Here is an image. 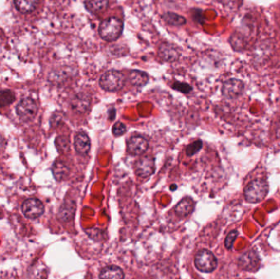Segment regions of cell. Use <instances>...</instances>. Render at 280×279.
Masks as SVG:
<instances>
[{
	"instance_id": "6",
	"label": "cell",
	"mask_w": 280,
	"mask_h": 279,
	"mask_svg": "<svg viewBox=\"0 0 280 279\" xmlns=\"http://www.w3.org/2000/svg\"><path fill=\"white\" fill-rule=\"evenodd\" d=\"M155 169V159L152 156H142L134 164L135 174L142 179H147L151 176L154 174Z\"/></svg>"
},
{
	"instance_id": "32",
	"label": "cell",
	"mask_w": 280,
	"mask_h": 279,
	"mask_svg": "<svg viewBox=\"0 0 280 279\" xmlns=\"http://www.w3.org/2000/svg\"></svg>"
},
{
	"instance_id": "12",
	"label": "cell",
	"mask_w": 280,
	"mask_h": 279,
	"mask_svg": "<svg viewBox=\"0 0 280 279\" xmlns=\"http://www.w3.org/2000/svg\"><path fill=\"white\" fill-rule=\"evenodd\" d=\"M239 264L242 269L247 271H254L259 266V257L254 251H247L240 256Z\"/></svg>"
},
{
	"instance_id": "30",
	"label": "cell",
	"mask_w": 280,
	"mask_h": 279,
	"mask_svg": "<svg viewBox=\"0 0 280 279\" xmlns=\"http://www.w3.org/2000/svg\"><path fill=\"white\" fill-rule=\"evenodd\" d=\"M197 18H194L195 21H198V23H203V14L200 13L201 11L197 9Z\"/></svg>"
},
{
	"instance_id": "1",
	"label": "cell",
	"mask_w": 280,
	"mask_h": 279,
	"mask_svg": "<svg viewBox=\"0 0 280 279\" xmlns=\"http://www.w3.org/2000/svg\"><path fill=\"white\" fill-rule=\"evenodd\" d=\"M123 21L117 17H109L104 19L98 27V33L102 39L114 42L121 37L123 32Z\"/></svg>"
},
{
	"instance_id": "28",
	"label": "cell",
	"mask_w": 280,
	"mask_h": 279,
	"mask_svg": "<svg viewBox=\"0 0 280 279\" xmlns=\"http://www.w3.org/2000/svg\"><path fill=\"white\" fill-rule=\"evenodd\" d=\"M238 234H239L238 231L234 230L231 231L227 236L226 238H225V241H224V245H225V247L228 250H230L234 246V242L237 237H238Z\"/></svg>"
},
{
	"instance_id": "8",
	"label": "cell",
	"mask_w": 280,
	"mask_h": 279,
	"mask_svg": "<svg viewBox=\"0 0 280 279\" xmlns=\"http://www.w3.org/2000/svg\"><path fill=\"white\" fill-rule=\"evenodd\" d=\"M149 141L141 135L131 136L126 143L127 152L133 156H141L149 149Z\"/></svg>"
},
{
	"instance_id": "19",
	"label": "cell",
	"mask_w": 280,
	"mask_h": 279,
	"mask_svg": "<svg viewBox=\"0 0 280 279\" xmlns=\"http://www.w3.org/2000/svg\"><path fill=\"white\" fill-rule=\"evenodd\" d=\"M75 212V204L72 202H67L60 208L58 218H59L60 221L67 222V221L72 220L74 216Z\"/></svg>"
},
{
	"instance_id": "9",
	"label": "cell",
	"mask_w": 280,
	"mask_h": 279,
	"mask_svg": "<svg viewBox=\"0 0 280 279\" xmlns=\"http://www.w3.org/2000/svg\"><path fill=\"white\" fill-rule=\"evenodd\" d=\"M22 213L28 219H37L41 216L44 212L43 203L36 198H29L22 204Z\"/></svg>"
},
{
	"instance_id": "27",
	"label": "cell",
	"mask_w": 280,
	"mask_h": 279,
	"mask_svg": "<svg viewBox=\"0 0 280 279\" xmlns=\"http://www.w3.org/2000/svg\"><path fill=\"white\" fill-rule=\"evenodd\" d=\"M112 131V134L115 137H121V136L124 135L126 133L127 128H126L125 124L122 123L121 121H117V122L114 124Z\"/></svg>"
},
{
	"instance_id": "4",
	"label": "cell",
	"mask_w": 280,
	"mask_h": 279,
	"mask_svg": "<svg viewBox=\"0 0 280 279\" xmlns=\"http://www.w3.org/2000/svg\"><path fill=\"white\" fill-rule=\"evenodd\" d=\"M194 264L198 270L204 273H210L216 269L217 259L208 250H201L195 256Z\"/></svg>"
},
{
	"instance_id": "11",
	"label": "cell",
	"mask_w": 280,
	"mask_h": 279,
	"mask_svg": "<svg viewBox=\"0 0 280 279\" xmlns=\"http://www.w3.org/2000/svg\"><path fill=\"white\" fill-rule=\"evenodd\" d=\"M91 105V97L87 93H79L75 95L72 102V107L76 112H87Z\"/></svg>"
},
{
	"instance_id": "21",
	"label": "cell",
	"mask_w": 280,
	"mask_h": 279,
	"mask_svg": "<svg viewBox=\"0 0 280 279\" xmlns=\"http://www.w3.org/2000/svg\"><path fill=\"white\" fill-rule=\"evenodd\" d=\"M84 4L88 11H90L91 13H97L108 8L109 2L106 0H95V1H86Z\"/></svg>"
},
{
	"instance_id": "5",
	"label": "cell",
	"mask_w": 280,
	"mask_h": 279,
	"mask_svg": "<svg viewBox=\"0 0 280 279\" xmlns=\"http://www.w3.org/2000/svg\"><path fill=\"white\" fill-rule=\"evenodd\" d=\"M16 111L21 120L23 121H31L36 116L38 112V107L33 99L26 97L18 103Z\"/></svg>"
},
{
	"instance_id": "10",
	"label": "cell",
	"mask_w": 280,
	"mask_h": 279,
	"mask_svg": "<svg viewBox=\"0 0 280 279\" xmlns=\"http://www.w3.org/2000/svg\"><path fill=\"white\" fill-rule=\"evenodd\" d=\"M158 55L164 62H175L180 58V53L175 45L163 42L158 47Z\"/></svg>"
},
{
	"instance_id": "26",
	"label": "cell",
	"mask_w": 280,
	"mask_h": 279,
	"mask_svg": "<svg viewBox=\"0 0 280 279\" xmlns=\"http://www.w3.org/2000/svg\"><path fill=\"white\" fill-rule=\"evenodd\" d=\"M171 87L174 90L180 91V93H185V94H188L193 90V87L190 85H188L187 83L180 82V81H175Z\"/></svg>"
},
{
	"instance_id": "18",
	"label": "cell",
	"mask_w": 280,
	"mask_h": 279,
	"mask_svg": "<svg viewBox=\"0 0 280 279\" xmlns=\"http://www.w3.org/2000/svg\"><path fill=\"white\" fill-rule=\"evenodd\" d=\"M100 279H123L124 273L121 268L117 266H108L101 271Z\"/></svg>"
},
{
	"instance_id": "2",
	"label": "cell",
	"mask_w": 280,
	"mask_h": 279,
	"mask_svg": "<svg viewBox=\"0 0 280 279\" xmlns=\"http://www.w3.org/2000/svg\"><path fill=\"white\" fill-rule=\"evenodd\" d=\"M125 74L117 70H108L101 75L100 87L108 92H116L121 90L126 84Z\"/></svg>"
},
{
	"instance_id": "14",
	"label": "cell",
	"mask_w": 280,
	"mask_h": 279,
	"mask_svg": "<svg viewBox=\"0 0 280 279\" xmlns=\"http://www.w3.org/2000/svg\"><path fill=\"white\" fill-rule=\"evenodd\" d=\"M129 81L134 86H144L149 82V76L146 72L139 70H131L127 76Z\"/></svg>"
},
{
	"instance_id": "7",
	"label": "cell",
	"mask_w": 280,
	"mask_h": 279,
	"mask_svg": "<svg viewBox=\"0 0 280 279\" xmlns=\"http://www.w3.org/2000/svg\"><path fill=\"white\" fill-rule=\"evenodd\" d=\"M244 88V84L240 79H229L224 82L221 93L225 98L234 99L243 93Z\"/></svg>"
},
{
	"instance_id": "31",
	"label": "cell",
	"mask_w": 280,
	"mask_h": 279,
	"mask_svg": "<svg viewBox=\"0 0 280 279\" xmlns=\"http://www.w3.org/2000/svg\"><path fill=\"white\" fill-rule=\"evenodd\" d=\"M3 144H4V141H3V138H2L1 136H0V150H1V149H2V148H3Z\"/></svg>"
},
{
	"instance_id": "22",
	"label": "cell",
	"mask_w": 280,
	"mask_h": 279,
	"mask_svg": "<svg viewBox=\"0 0 280 279\" xmlns=\"http://www.w3.org/2000/svg\"><path fill=\"white\" fill-rule=\"evenodd\" d=\"M15 100V94L11 90L0 91V107H5L13 103Z\"/></svg>"
},
{
	"instance_id": "17",
	"label": "cell",
	"mask_w": 280,
	"mask_h": 279,
	"mask_svg": "<svg viewBox=\"0 0 280 279\" xmlns=\"http://www.w3.org/2000/svg\"><path fill=\"white\" fill-rule=\"evenodd\" d=\"M52 171L54 174V178L58 181H61L68 176L70 169L65 162L62 161H56L52 167Z\"/></svg>"
},
{
	"instance_id": "20",
	"label": "cell",
	"mask_w": 280,
	"mask_h": 279,
	"mask_svg": "<svg viewBox=\"0 0 280 279\" xmlns=\"http://www.w3.org/2000/svg\"><path fill=\"white\" fill-rule=\"evenodd\" d=\"M14 4H15L16 8L19 12L23 13H28L33 12L39 3L35 0H17L14 1Z\"/></svg>"
},
{
	"instance_id": "16",
	"label": "cell",
	"mask_w": 280,
	"mask_h": 279,
	"mask_svg": "<svg viewBox=\"0 0 280 279\" xmlns=\"http://www.w3.org/2000/svg\"><path fill=\"white\" fill-rule=\"evenodd\" d=\"M162 19L165 23L172 26H183L187 22L184 16L173 13V12H167V13H163L162 15Z\"/></svg>"
},
{
	"instance_id": "29",
	"label": "cell",
	"mask_w": 280,
	"mask_h": 279,
	"mask_svg": "<svg viewBox=\"0 0 280 279\" xmlns=\"http://www.w3.org/2000/svg\"><path fill=\"white\" fill-rule=\"evenodd\" d=\"M116 109L114 108H112L108 110V118L111 121H113L116 117Z\"/></svg>"
},
{
	"instance_id": "13",
	"label": "cell",
	"mask_w": 280,
	"mask_h": 279,
	"mask_svg": "<svg viewBox=\"0 0 280 279\" xmlns=\"http://www.w3.org/2000/svg\"><path fill=\"white\" fill-rule=\"evenodd\" d=\"M74 148L75 151L80 155H87L91 149L90 137L85 132H79L75 136Z\"/></svg>"
},
{
	"instance_id": "3",
	"label": "cell",
	"mask_w": 280,
	"mask_h": 279,
	"mask_svg": "<svg viewBox=\"0 0 280 279\" xmlns=\"http://www.w3.org/2000/svg\"><path fill=\"white\" fill-rule=\"evenodd\" d=\"M268 190L269 186L265 180L261 179H255L245 187V198L250 203H260L266 197Z\"/></svg>"
},
{
	"instance_id": "25",
	"label": "cell",
	"mask_w": 280,
	"mask_h": 279,
	"mask_svg": "<svg viewBox=\"0 0 280 279\" xmlns=\"http://www.w3.org/2000/svg\"><path fill=\"white\" fill-rule=\"evenodd\" d=\"M55 144H56V148H57L59 152L65 153V152L69 151L70 141L67 137H65V136H59V137H57V138H56Z\"/></svg>"
},
{
	"instance_id": "24",
	"label": "cell",
	"mask_w": 280,
	"mask_h": 279,
	"mask_svg": "<svg viewBox=\"0 0 280 279\" xmlns=\"http://www.w3.org/2000/svg\"><path fill=\"white\" fill-rule=\"evenodd\" d=\"M203 141L201 139H198L186 147L185 153L188 156H194L195 154L201 151V149H203Z\"/></svg>"
},
{
	"instance_id": "15",
	"label": "cell",
	"mask_w": 280,
	"mask_h": 279,
	"mask_svg": "<svg viewBox=\"0 0 280 279\" xmlns=\"http://www.w3.org/2000/svg\"><path fill=\"white\" fill-rule=\"evenodd\" d=\"M194 209V203L190 197H185L175 206V212L181 217L189 215Z\"/></svg>"
},
{
	"instance_id": "23",
	"label": "cell",
	"mask_w": 280,
	"mask_h": 279,
	"mask_svg": "<svg viewBox=\"0 0 280 279\" xmlns=\"http://www.w3.org/2000/svg\"><path fill=\"white\" fill-rule=\"evenodd\" d=\"M229 42L235 50H241L245 47V38L242 34L234 32L229 38Z\"/></svg>"
}]
</instances>
